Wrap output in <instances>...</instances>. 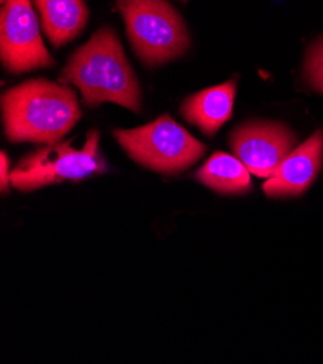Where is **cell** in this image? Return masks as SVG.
<instances>
[{"mask_svg": "<svg viewBox=\"0 0 323 364\" xmlns=\"http://www.w3.org/2000/svg\"><path fill=\"white\" fill-rule=\"evenodd\" d=\"M60 83L75 85L86 106L112 102L129 111H142V93L125 55L119 36L111 26L96 31L62 68Z\"/></svg>", "mask_w": 323, "mask_h": 364, "instance_id": "6da1fadb", "label": "cell"}, {"mask_svg": "<svg viewBox=\"0 0 323 364\" xmlns=\"http://www.w3.org/2000/svg\"><path fill=\"white\" fill-rule=\"evenodd\" d=\"M80 118L76 92L60 82L33 79L2 96L4 128L12 142H61Z\"/></svg>", "mask_w": 323, "mask_h": 364, "instance_id": "7a4b0ae2", "label": "cell"}, {"mask_svg": "<svg viewBox=\"0 0 323 364\" xmlns=\"http://www.w3.org/2000/svg\"><path fill=\"white\" fill-rule=\"evenodd\" d=\"M128 40L138 58L155 67L190 48V33L182 15L167 0H116Z\"/></svg>", "mask_w": 323, "mask_h": 364, "instance_id": "3957f363", "label": "cell"}, {"mask_svg": "<svg viewBox=\"0 0 323 364\" xmlns=\"http://www.w3.org/2000/svg\"><path fill=\"white\" fill-rule=\"evenodd\" d=\"M114 136L133 161L161 174L182 173L206 153V145L168 115L138 128L115 129Z\"/></svg>", "mask_w": 323, "mask_h": 364, "instance_id": "277c9868", "label": "cell"}, {"mask_svg": "<svg viewBox=\"0 0 323 364\" xmlns=\"http://www.w3.org/2000/svg\"><path fill=\"white\" fill-rule=\"evenodd\" d=\"M99 131L87 132L83 149L71 147V141L57 142L35 150L19 160L11 173V185L31 192L65 180L79 181L107 171V163L99 147Z\"/></svg>", "mask_w": 323, "mask_h": 364, "instance_id": "5b68a950", "label": "cell"}, {"mask_svg": "<svg viewBox=\"0 0 323 364\" xmlns=\"http://www.w3.org/2000/svg\"><path fill=\"white\" fill-rule=\"evenodd\" d=\"M0 58L6 71L19 75L54 64L44 46L31 0H5L0 14Z\"/></svg>", "mask_w": 323, "mask_h": 364, "instance_id": "8992f818", "label": "cell"}, {"mask_svg": "<svg viewBox=\"0 0 323 364\" xmlns=\"http://www.w3.org/2000/svg\"><path fill=\"white\" fill-rule=\"evenodd\" d=\"M296 141V135L283 124L248 122L232 131L229 145L251 173L268 178L293 151Z\"/></svg>", "mask_w": 323, "mask_h": 364, "instance_id": "52a82bcc", "label": "cell"}, {"mask_svg": "<svg viewBox=\"0 0 323 364\" xmlns=\"http://www.w3.org/2000/svg\"><path fill=\"white\" fill-rule=\"evenodd\" d=\"M323 161V131L314 132L267 178L263 191L270 198L303 195L317 177Z\"/></svg>", "mask_w": 323, "mask_h": 364, "instance_id": "ba28073f", "label": "cell"}, {"mask_svg": "<svg viewBox=\"0 0 323 364\" xmlns=\"http://www.w3.org/2000/svg\"><path fill=\"white\" fill-rule=\"evenodd\" d=\"M235 95V80L204 89L186 97L180 114L189 124L197 127L204 135L212 136L231 119Z\"/></svg>", "mask_w": 323, "mask_h": 364, "instance_id": "9c48e42d", "label": "cell"}, {"mask_svg": "<svg viewBox=\"0 0 323 364\" xmlns=\"http://www.w3.org/2000/svg\"><path fill=\"white\" fill-rule=\"evenodd\" d=\"M43 29L53 47L60 48L83 32L89 9L83 0H33Z\"/></svg>", "mask_w": 323, "mask_h": 364, "instance_id": "30bf717a", "label": "cell"}, {"mask_svg": "<svg viewBox=\"0 0 323 364\" xmlns=\"http://www.w3.org/2000/svg\"><path fill=\"white\" fill-rule=\"evenodd\" d=\"M195 176L202 185L222 195H239L253 188L246 166L236 156L224 151L214 153Z\"/></svg>", "mask_w": 323, "mask_h": 364, "instance_id": "8fae6325", "label": "cell"}, {"mask_svg": "<svg viewBox=\"0 0 323 364\" xmlns=\"http://www.w3.org/2000/svg\"><path fill=\"white\" fill-rule=\"evenodd\" d=\"M305 75L309 85L323 95V38L309 50L305 64Z\"/></svg>", "mask_w": 323, "mask_h": 364, "instance_id": "7c38bea8", "label": "cell"}, {"mask_svg": "<svg viewBox=\"0 0 323 364\" xmlns=\"http://www.w3.org/2000/svg\"><path fill=\"white\" fill-rule=\"evenodd\" d=\"M0 160H2V166H0V168H2V181H0V188H2V192H6L11 185V173L8 171L11 161L5 151H2V154H0Z\"/></svg>", "mask_w": 323, "mask_h": 364, "instance_id": "4fadbf2b", "label": "cell"}, {"mask_svg": "<svg viewBox=\"0 0 323 364\" xmlns=\"http://www.w3.org/2000/svg\"><path fill=\"white\" fill-rule=\"evenodd\" d=\"M182 2H187V0H182Z\"/></svg>", "mask_w": 323, "mask_h": 364, "instance_id": "5bb4252c", "label": "cell"}, {"mask_svg": "<svg viewBox=\"0 0 323 364\" xmlns=\"http://www.w3.org/2000/svg\"><path fill=\"white\" fill-rule=\"evenodd\" d=\"M4 2H5V0H2V4H4Z\"/></svg>", "mask_w": 323, "mask_h": 364, "instance_id": "9a60e30c", "label": "cell"}]
</instances>
